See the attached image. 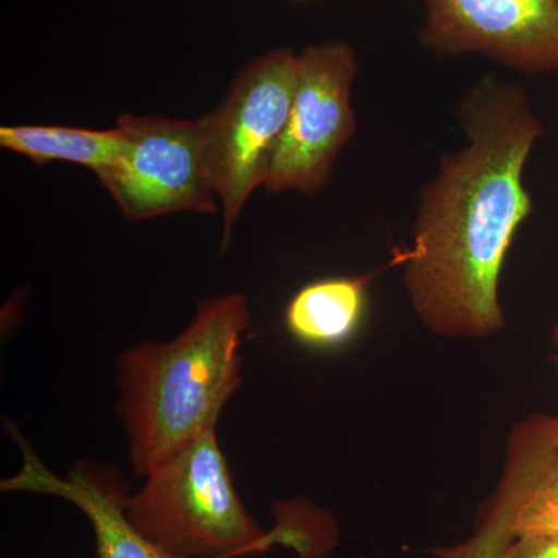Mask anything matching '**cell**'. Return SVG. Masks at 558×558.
<instances>
[{"instance_id": "obj_4", "label": "cell", "mask_w": 558, "mask_h": 558, "mask_svg": "<svg viewBox=\"0 0 558 558\" xmlns=\"http://www.w3.org/2000/svg\"><path fill=\"white\" fill-rule=\"evenodd\" d=\"M296 72L299 54L290 47L260 54L238 73L219 108L201 119L213 186L223 213L222 250L248 197L269 179Z\"/></svg>"}, {"instance_id": "obj_16", "label": "cell", "mask_w": 558, "mask_h": 558, "mask_svg": "<svg viewBox=\"0 0 558 558\" xmlns=\"http://www.w3.org/2000/svg\"><path fill=\"white\" fill-rule=\"evenodd\" d=\"M557 432H558V418H557Z\"/></svg>"}, {"instance_id": "obj_12", "label": "cell", "mask_w": 558, "mask_h": 558, "mask_svg": "<svg viewBox=\"0 0 558 558\" xmlns=\"http://www.w3.org/2000/svg\"><path fill=\"white\" fill-rule=\"evenodd\" d=\"M512 494L506 483L499 488L494 506L488 510L483 524L476 529L473 537L453 548L433 550L438 558H499L515 538L512 526Z\"/></svg>"}, {"instance_id": "obj_6", "label": "cell", "mask_w": 558, "mask_h": 558, "mask_svg": "<svg viewBox=\"0 0 558 558\" xmlns=\"http://www.w3.org/2000/svg\"><path fill=\"white\" fill-rule=\"evenodd\" d=\"M357 72V57L348 44L301 51L288 123L264 185L270 193L315 196L328 185L337 157L357 131L351 105Z\"/></svg>"}, {"instance_id": "obj_15", "label": "cell", "mask_w": 558, "mask_h": 558, "mask_svg": "<svg viewBox=\"0 0 558 558\" xmlns=\"http://www.w3.org/2000/svg\"><path fill=\"white\" fill-rule=\"evenodd\" d=\"M296 2H310V0H296Z\"/></svg>"}, {"instance_id": "obj_1", "label": "cell", "mask_w": 558, "mask_h": 558, "mask_svg": "<svg viewBox=\"0 0 558 558\" xmlns=\"http://www.w3.org/2000/svg\"><path fill=\"white\" fill-rule=\"evenodd\" d=\"M461 123L465 145L422 191L403 281L433 332L483 339L505 326L499 275L534 208L523 174L542 124L526 92L490 76L462 101Z\"/></svg>"}, {"instance_id": "obj_13", "label": "cell", "mask_w": 558, "mask_h": 558, "mask_svg": "<svg viewBox=\"0 0 558 558\" xmlns=\"http://www.w3.org/2000/svg\"><path fill=\"white\" fill-rule=\"evenodd\" d=\"M499 558H558L556 535H523L509 543Z\"/></svg>"}, {"instance_id": "obj_9", "label": "cell", "mask_w": 558, "mask_h": 558, "mask_svg": "<svg viewBox=\"0 0 558 558\" xmlns=\"http://www.w3.org/2000/svg\"><path fill=\"white\" fill-rule=\"evenodd\" d=\"M510 451L505 483L512 494L513 535L558 537L557 417L524 424Z\"/></svg>"}, {"instance_id": "obj_2", "label": "cell", "mask_w": 558, "mask_h": 558, "mask_svg": "<svg viewBox=\"0 0 558 558\" xmlns=\"http://www.w3.org/2000/svg\"><path fill=\"white\" fill-rule=\"evenodd\" d=\"M252 326L240 293L201 301L170 341L134 344L117 359V413L135 475H146L209 429L241 388L242 337Z\"/></svg>"}, {"instance_id": "obj_8", "label": "cell", "mask_w": 558, "mask_h": 558, "mask_svg": "<svg viewBox=\"0 0 558 558\" xmlns=\"http://www.w3.org/2000/svg\"><path fill=\"white\" fill-rule=\"evenodd\" d=\"M24 468L3 481V490H27L72 502L89 520L98 558H178L157 548L132 526L126 515L130 497L119 472L98 462L80 461L68 478L54 476L32 450L24 449Z\"/></svg>"}, {"instance_id": "obj_3", "label": "cell", "mask_w": 558, "mask_h": 558, "mask_svg": "<svg viewBox=\"0 0 558 558\" xmlns=\"http://www.w3.org/2000/svg\"><path fill=\"white\" fill-rule=\"evenodd\" d=\"M132 526L178 558H234L274 545L234 488L218 429L183 447L126 499Z\"/></svg>"}, {"instance_id": "obj_5", "label": "cell", "mask_w": 558, "mask_h": 558, "mask_svg": "<svg viewBox=\"0 0 558 558\" xmlns=\"http://www.w3.org/2000/svg\"><path fill=\"white\" fill-rule=\"evenodd\" d=\"M117 128L123 154L98 180L128 219L216 213L201 120L121 116Z\"/></svg>"}, {"instance_id": "obj_14", "label": "cell", "mask_w": 558, "mask_h": 558, "mask_svg": "<svg viewBox=\"0 0 558 558\" xmlns=\"http://www.w3.org/2000/svg\"><path fill=\"white\" fill-rule=\"evenodd\" d=\"M554 340H556V343L558 344V325L556 326V330H554ZM556 365H557V369H558V354L556 357Z\"/></svg>"}, {"instance_id": "obj_7", "label": "cell", "mask_w": 558, "mask_h": 558, "mask_svg": "<svg viewBox=\"0 0 558 558\" xmlns=\"http://www.w3.org/2000/svg\"><path fill=\"white\" fill-rule=\"evenodd\" d=\"M421 40L447 57L476 53L526 73L558 70V0H422Z\"/></svg>"}, {"instance_id": "obj_11", "label": "cell", "mask_w": 558, "mask_h": 558, "mask_svg": "<svg viewBox=\"0 0 558 558\" xmlns=\"http://www.w3.org/2000/svg\"><path fill=\"white\" fill-rule=\"evenodd\" d=\"M0 146L27 157L33 163L69 161L101 175L119 161L124 137L119 128L109 131L69 126L16 124L0 128Z\"/></svg>"}, {"instance_id": "obj_10", "label": "cell", "mask_w": 558, "mask_h": 558, "mask_svg": "<svg viewBox=\"0 0 558 558\" xmlns=\"http://www.w3.org/2000/svg\"><path fill=\"white\" fill-rule=\"evenodd\" d=\"M369 279L368 275L339 277L304 286L286 310L290 336L315 349L347 343L365 315Z\"/></svg>"}]
</instances>
